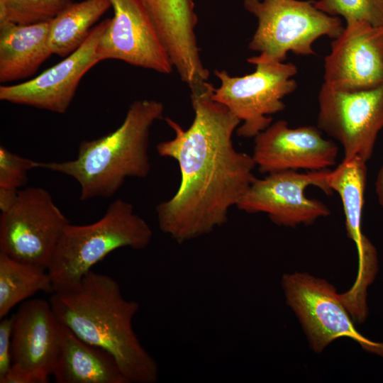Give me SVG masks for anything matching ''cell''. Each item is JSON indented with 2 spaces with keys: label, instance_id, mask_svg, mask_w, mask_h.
<instances>
[{
  "label": "cell",
  "instance_id": "2",
  "mask_svg": "<svg viewBox=\"0 0 383 383\" xmlns=\"http://www.w3.org/2000/svg\"><path fill=\"white\" fill-rule=\"evenodd\" d=\"M50 302L62 324L113 355L127 383L157 382V363L133 328L140 304L124 298L113 278L90 270L77 285L52 292Z\"/></svg>",
  "mask_w": 383,
  "mask_h": 383
},
{
  "label": "cell",
  "instance_id": "27",
  "mask_svg": "<svg viewBox=\"0 0 383 383\" xmlns=\"http://www.w3.org/2000/svg\"><path fill=\"white\" fill-rule=\"evenodd\" d=\"M375 191L379 204L383 207V166L380 168L377 177Z\"/></svg>",
  "mask_w": 383,
  "mask_h": 383
},
{
  "label": "cell",
  "instance_id": "6",
  "mask_svg": "<svg viewBox=\"0 0 383 383\" xmlns=\"http://www.w3.org/2000/svg\"><path fill=\"white\" fill-rule=\"evenodd\" d=\"M247 60L255 65V70L249 74L235 77L224 70L214 71L221 84L213 89L211 98L240 119L237 135L249 138L272 123L271 115L284 110L282 99L297 87L292 78L297 68L291 62H267L256 56Z\"/></svg>",
  "mask_w": 383,
  "mask_h": 383
},
{
  "label": "cell",
  "instance_id": "1",
  "mask_svg": "<svg viewBox=\"0 0 383 383\" xmlns=\"http://www.w3.org/2000/svg\"><path fill=\"white\" fill-rule=\"evenodd\" d=\"M189 89L192 124L184 129L166 118L174 136L156 146L157 153L174 160L180 171L176 193L156 207L160 229L178 243L224 225L230 209L238 206L256 178L252 155L233 145L240 119L212 99L214 87L209 82Z\"/></svg>",
  "mask_w": 383,
  "mask_h": 383
},
{
  "label": "cell",
  "instance_id": "12",
  "mask_svg": "<svg viewBox=\"0 0 383 383\" xmlns=\"http://www.w3.org/2000/svg\"><path fill=\"white\" fill-rule=\"evenodd\" d=\"M109 21L95 25L83 44L62 60L24 82L0 86V100L65 113L83 77L100 62L97 48Z\"/></svg>",
  "mask_w": 383,
  "mask_h": 383
},
{
  "label": "cell",
  "instance_id": "23",
  "mask_svg": "<svg viewBox=\"0 0 383 383\" xmlns=\"http://www.w3.org/2000/svg\"><path fill=\"white\" fill-rule=\"evenodd\" d=\"M320 11L332 16H342L348 23L364 22L383 27V0H318Z\"/></svg>",
  "mask_w": 383,
  "mask_h": 383
},
{
  "label": "cell",
  "instance_id": "21",
  "mask_svg": "<svg viewBox=\"0 0 383 383\" xmlns=\"http://www.w3.org/2000/svg\"><path fill=\"white\" fill-rule=\"evenodd\" d=\"M38 292H53L48 270L0 252V318Z\"/></svg>",
  "mask_w": 383,
  "mask_h": 383
},
{
  "label": "cell",
  "instance_id": "3",
  "mask_svg": "<svg viewBox=\"0 0 383 383\" xmlns=\"http://www.w3.org/2000/svg\"><path fill=\"white\" fill-rule=\"evenodd\" d=\"M164 110L159 101L136 100L116 130L96 139L81 141L75 159L38 162V168L72 177L80 187L82 201L110 198L127 178L148 175L150 131L155 122L163 118Z\"/></svg>",
  "mask_w": 383,
  "mask_h": 383
},
{
  "label": "cell",
  "instance_id": "22",
  "mask_svg": "<svg viewBox=\"0 0 383 383\" xmlns=\"http://www.w3.org/2000/svg\"><path fill=\"white\" fill-rule=\"evenodd\" d=\"M72 3L73 0H0V23L48 22Z\"/></svg>",
  "mask_w": 383,
  "mask_h": 383
},
{
  "label": "cell",
  "instance_id": "9",
  "mask_svg": "<svg viewBox=\"0 0 383 383\" xmlns=\"http://www.w3.org/2000/svg\"><path fill=\"white\" fill-rule=\"evenodd\" d=\"M317 127L343 147L344 157L367 162L383 128V84L343 91L323 83L318 94Z\"/></svg>",
  "mask_w": 383,
  "mask_h": 383
},
{
  "label": "cell",
  "instance_id": "25",
  "mask_svg": "<svg viewBox=\"0 0 383 383\" xmlns=\"http://www.w3.org/2000/svg\"><path fill=\"white\" fill-rule=\"evenodd\" d=\"M13 323V315L6 316L0 322V380L10 371L11 367V335Z\"/></svg>",
  "mask_w": 383,
  "mask_h": 383
},
{
  "label": "cell",
  "instance_id": "8",
  "mask_svg": "<svg viewBox=\"0 0 383 383\" xmlns=\"http://www.w3.org/2000/svg\"><path fill=\"white\" fill-rule=\"evenodd\" d=\"M282 285L287 303L314 352L319 353L337 338L348 337L364 350L382 357L383 343L370 340L357 331L340 294L330 283L306 272H295L284 274Z\"/></svg>",
  "mask_w": 383,
  "mask_h": 383
},
{
  "label": "cell",
  "instance_id": "16",
  "mask_svg": "<svg viewBox=\"0 0 383 383\" xmlns=\"http://www.w3.org/2000/svg\"><path fill=\"white\" fill-rule=\"evenodd\" d=\"M179 74L187 75L203 67L195 28L197 16L193 0H141Z\"/></svg>",
  "mask_w": 383,
  "mask_h": 383
},
{
  "label": "cell",
  "instance_id": "13",
  "mask_svg": "<svg viewBox=\"0 0 383 383\" xmlns=\"http://www.w3.org/2000/svg\"><path fill=\"white\" fill-rule=\"evenodd\" d=\"M113 16L101 36V61L116 60L170 74L174 68L141 0H110Z\"/></svg>",
  "mask_w": 383,
  "mask_h": 383
},
{
  "label": "cell",
  "instance_id": "14",
  "mask_svg": "<svg viewBox=\"0 0 383 383\" xmlns=\"http://www.w3.org/2000/svg\"><path fill=\"white\" fill-rule=\"evenodd\" d=\"M338 152L336 144L324 138L317 126L292 128L279 120L254 137L252 157L258 170L267 174L328 170L335 164Z\"/></svg>",
  "mask_w": 383,
  "mask_h": 383
},
{
  "label": "cell",
  "instance_id": "20",
  "mask_svg": "<svg viewBox=\"0 0 383 383\" xmlns=\"http://www.w3.org/2000/svg\"><path fill=\"white\" fill-rule=\"evenodd\" d=\"M110 7V0H83L73 2L51 19L49 43L52 55L65 57L78 49Z\"/></svg>",
  "mask_w": 383,
  "mask_h": 383
},
{
  "label": "cell",
  "instance_id": "4",
  "mask_svg": "<svg viewBox=\"0 0 383 383\" xmlns=\"http://www.w3.org/2000/svg\"><path fill=\"white\" fill-rule=\"evenodd\" d=\"M152 235V228L133 205L121 199L114 200L92 223H69L48 268L53 292L79 284L96 263L117 249H145Z\"/></svg>",
  "mask_w": 383,
  "mask_h": 383
},
{
  "label": "cell",
  "instance_id": "15",
  "mask_svg": "<svg viewBox=\"0 0 383 383\" xmlns=\"http://www.w3.org/2000/svg\"><path fill=\"white\" fill-rule=\"evenodd\" d=\"M324 61V83L335 89L356 91L382 85L383 27L346 23Z\"/></svg>",
  "mask_w": 383,
  "mask_h": 383
},
{
  "label": "cell",
  "instance_id": "7",
  "mask_svg": "<svg viewBox=\"0 0 383 383\" xmlns=\"http://www.w3.org/2000/svg\"><path fill=\"white\" fill-rule=\"evenodd\" d=\"M69 223L46 189H20L14 204L1 213L0 252L48 270Z\"/></svg>",
  "mask_w": 383,
  "mask_h": 383
},
{
  "label": "cell",
  "instance_id": "26",
  "mask_svg": "<svg viewBox=\"0 0 383 383\" xmlns=\"http://www.w3.org/2000/svg\"><path fill=\"white\" fill-rule=\"evenodd\" d=\"M19 190L0 188V210L4 212L9 210L15 203Z\"/></svg>",
  "mask_w": 383,
  "mask_h": 383
},
{
  "label": "cell",
  "instance_id": "11",
  "mask_svg": "<svg viewBox=\"0 0 383 383\" xmlns=\"http://www.w3.org/2000/svg\"><path fill=\"white\" fill-rule=\"evenodd\" d=\"M327 172L283 171L267 174L262 179L256 177L237 207L249 213H266L278 226L311 225L331 213L325 204L305 194L311 186L331 194L326 180Z\"/></svg>",
  "mask_w": 383,
  "mask_h": 383
},
{
  "label": "cell",
  "instance_id": "18",
  "mask_svg": "<svg viewBox=\"0 0 383 383\" xmlns=\"http://www.w3.org/2000/svg\"><path fill=\"white\" fill-rule=\"evenodd\" d=\"M52 376L57 383H127L111 354L82 340L63 324Z\"/></svg>",
  "mask_w": 383,
  "mask_h": 383
},
{
  "label": "cell",
  "instance_id": "5",
  "mask_svg": "<svg viewBox=\"0 0 383 383\" xmlns=\"http://www.w3.org/2000/svg\"><path fill=\"white\" fill-rule=\"evenodd\" d=\"M245 9L257 19L250 50L259 60L283 62L287 53L315 55L313 43L322 36L338 38L341 19L318 10L313 1L244 0Z\"/></svg>",
  "mask_w": 383,
  "mask_h": 383
},
{
  "label": "cell",
  "instance_id": "10",
  "mask_svg": "<svg viewBox=\"0 0 383 383\" xmlns=\"http://www.w3.org/2000/svg\"><path fill=\"white\" fill-rule=\"evenodd\" d=\"M13 316L11 367L0 383L48 382L62 333V323L50 301L26 300Z\"/></svg>",
  "mask_w": 383,
  "mask_h": 383
},
{
  "label": "cell",
  "instance_id": "17",
  "mask_svg": "<svg viewBox=\"0 0 383 383\" xmlns=\"http://www.w3.org/2000/svg\"><path fill=\"white\" fill-rule=\"evenodd\" d=\"M49 21L30 25L0 23V82L32 77L52 55Z\"/></svg>",
  "mask_w": 383,
  "mask_h": 383
},
{
  "label": "cell",
  "instance_id": "24",
  "mask_svg": "<svg viewBox=\"0 0 383 383\" xmlns=\"http://www.w3.org/2000/svg\"><path fill=\"white\" fill-rule=\"evenodd\" d=\"M38 162L12 152L0 146V188L18 189L28 181L29 170L38 168Z\"/></svg>",
  "mask_w": 383,
  "mask_h": 383
},
{
  "label": "cell",
  "instance_id": "19",
  "mask_svg": "<svg viewBox=\"0 0 383 383\" xmlns=\"http://www.w3.org/2000/svg\"><path fill=\"white\" fill-rule=\"evenodd\" d=\"M326 184L341 200L346 233L355 244L358 258L371 243L362 233V217L367 182L366 162L355 157L343 159L333 170H328Z\"/></svg>",
  "mask_w": 383,
  "mask_h": 383
}]
</instances>
